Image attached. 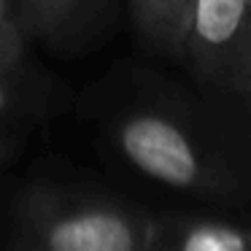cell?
I'll return each instance as SVG.
<instances>
[{"label": "cell", "mask_w": 251, "mask_h": 251, "mask_svg": "<svg viewBox=\"0 0 251 251\" xmlns=\"http://www.w3.org/2000/svg\"><path fill=\"white\" fill-rule=\"evenodd\" d=\"M25 35L49 49H89L108 25L114 0H14Z\"/></svg>", "instance_id": "obj_4"}, {"label": "cell", "mask_w": 251, "mask_h": 251, "mask_svg": "<svg viewBox=\"0 0 251 251\" xmlns=\"http://www.w3.org/2000/svg\"><path fill=\"white\" fill-rule=\"evenodd\" d=\"M27 35L22 30L14 0H0V60H17L25 57Z\"/></svg>", "instance_id": "obj_8"}, {"label": "cell", "mask_w": 251, "mask_h": 251, "mask_svg": "<svg viewBox=\"0 0 251 251\" xmlns=\"http://www.w3.org/2000/svg\"><path fill=\"white\" fill-rule=\"evenodd\" d=\"M14 146H17V138L8 135V132H3V127H0V165H3L8 157H11Z\"/></svg>", "instance_id": "obj_10"}, {"label": "cell", "mask_w": 251, "mask_h": 251, "mask_svg": "<svg viewBox=\"0 0 251 251\" xmlns=\"http://www.w3.org/2000/svg\"><path fill=\"white\" fill-rule=\"evenodd\" d=\"M154 251H251V219L157 213Z\"/></svg>", "instance_id": "obj_5"}, {"label": "cell", "mask_w": 251, "mask_h": 251, "mask_svg": "<svg viewBox=\"0 0 251 251\" xmlns=\"http://www.w3.org/2000/svg\"><path fill=\"white\" fill-rule=\"evenodd\" d=\"M232 100H238L240 108L246 111V116L251 119V44H249V51H246L243 68H240V78H238V87H235Z\"/></svg>", "instance_id": "obj_9"}, {"label": "cell", "mask_w": 251, "mask_h": 251, "mask_svg": "<svg viewBox=\"0 0 251 251\" xmlns=\"http://www.w3.org/2000/svg\"><path fill=\"white\" fill-rule=\"evenodd\" d=\"M192 0H130L132 22L143 41L178 60L181 33Z\"/></svg>", "instance_id": "obj_6"}, {"label": "cell", "mask_w": 251, "mask_h": 251, "mask_svg": "<svg viewBox=\"0 0 251 251\" xmlns=\"http://www.w3.org/2000/svg\"><path fill=\"white\" fill-rule=\"evenodd\" d=\"M33 87L35 76L25 57L0 60V127H3V122L17 119L25 111V103L30 100Z\"/></svg>", "instance_id": "obj_7"}, {"label": "cell", "mask_w": 251, "mask_h": 251, "mask_svg": "<svg viewBox=\"0 0 251 251\" xmlns=\"http://www.w3.org/2000/svg\"><path fill=\"white\" fill-rule=\"evenodd\" d=\"M8 249L22 251H154L157 213L111 195L35 184L19 192Z\"/></svg>", "instance_id": "obj_2"}, {"label": "cell", "mask_w": 251, "mask_h": 251, "mask_svg": "<svg viewBox=\"0 0 251 251\" xmlns=\"http://www.w3.org/2000/svg\"><path fill=\"white\" fill-rule=\"evenodd\" d=\"M251 44V0H192L178 60L200 89L232 98Z\"/></svg>", "instance_id": "obj_3"}, {"label": "cell", "mask_w": 251, "mask_h": 251, "mask_svg": "<svg viewBox=\"0 0 251 251\" xmlns=\"http://www.w3.org/2000/svg\"><path fill=\"white\" fill-rule=\"evenodd\" d=\"M143 78L105 119L116 151L168 189L251 213V119L240 103Z\"/></svg>", "instance_id": "obj_1"}]
</instances>
